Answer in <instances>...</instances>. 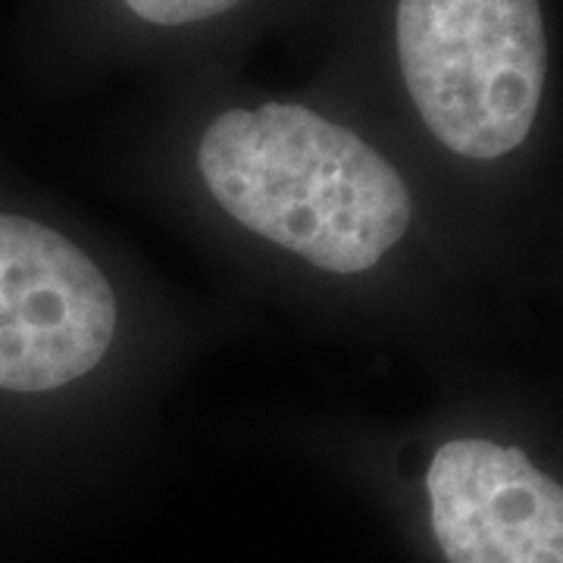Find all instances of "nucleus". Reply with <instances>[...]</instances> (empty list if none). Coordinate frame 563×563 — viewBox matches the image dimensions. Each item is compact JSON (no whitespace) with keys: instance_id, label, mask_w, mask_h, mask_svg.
I'll list each match as a JSON object with an SVG mask.
<instances>
[{"instance_id":"f257e3e1","label":"nucleus","mask_w":563,"mask_h":563,"mask_svg":"<svg viewBox=\"0 0 563 563\" xmlns=\"http://www.w3.org/2000/svg\"><path fill=\"white\" fill-rule=\"evenodd\" d=\"M222 210L325 273H366L401 242L410 195L361 135L298 103L225 110L198 147Z\"/></svg>"},{"instance_id":"f03ea898","label":"nucleus","mask_w":563,"mask_h":563,"mask_svg":"<svg viewBox=\"0 0 563 563\" xmlns=\"http://www.w3.org/2000/svg\"><path fill=\"white\" fill-rule=\"evenodd\" d=\"M404 85L448 151L495 161L539 117L548 41L539 0H398Z\"/></svg>"},{"instance_id":"7ed1b4c3","label":"nucleus","mask_w":563,"mask_h":563,"mask_svg":"<svg viewBox=\"0 0 563 563\" xmlns=\"http://www.w3.org/2000/svg\"><path fill=\"white\" fill-rule=\"evenodd\" d=\"M117 332L110 282L81 247L0 213V388L38 395L88 376Z\"/></svg>"},{"instance_id":"20e7f679","label":"nucleus","mask_w":563,"mask_h":563,"mask_svg":"<svg viewBox=\"0 0 563 563\" xmlns=\"http://www.w3.org/2000/svg\"><path fill=\"white\" fill-rule=\"evenodd\" d=\"M426 488L448 563H563V485L523 451L448 442L429 463Z\"/></svg>"},{"instance_id":"39448f33","label":"nucleus","mask_w":563,"mask_h":563,"mask_svg":"<svg viewBox=\"0 0 563 563\" xmlns=\"http://www.w3.org/2000/svg\"><path fill=\"white\" fill-rule=\"evenodd\" d=\"M242 0H125V7L154 25H191L213 20L239 7Z\"/></svg>"}]
</instances>
